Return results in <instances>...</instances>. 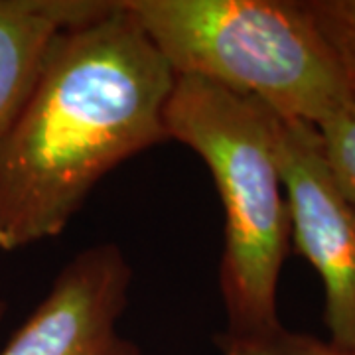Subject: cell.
Listing matches in <instances>:
<instances>
[{
    "label": "cell",
    "mask_w": 355,
    "mask_h": 355,
    "mask_svg": "<svg viewBox=\"0 0 355 355\" xmlns=\"http://www.w3.org/2000/svg\"><path fill=\"white\" fill-rule=\"evenodd\" d=\"M174 81L123 0L51 40L0 139V249L58 237L103 178L170 140Z\"/></svg>",
    "instance_id": "cell-1"
},
{
    "label": "cell",
    "mask_w": 355,
    "mask_h": 355,
    "mask_svg": "<svg viewBox=\"0 0 355 355\" xmlns=\"http://www.w3.org/2000/svg\"><path fill=\"white\" fill-rule=\"evenodd\" d=\"M130 282L132 268L119 245L81 251L0 355H142L119 334Z\"/></svg>",
    "instance_id": "cell-5"
},
{
    "label": "cell",
    "mask_w": 355,
    "mask_h": 355,
    "mask_svg": "<svg viewBox=\"0 0 355 355\" xmlns=\"http://www.w3.org/2000/svg\"><path fill=\"white\" fill-rule=\"evenodd\" d=\"M320 30L355 76V0H306Z\"/></svg>",
    "instance_id": "cell-9"
},
{
    "label": "cell",
    "mask_w": 355,
    "mask_h": 355,
    "mask_svg": "<svg viewBox=\"0 0 355 355\" xmlns=\"http://www.w3.org/2000/svg\"><path fill=\"white\" fill-rule=\"evenodd\" d=\"M216 342L221 355H355L314 336L286 330L282 324L254 334L223 331Z\"/></svg>",
    "instance_id": "cell-7"
},
{
    "label": "cell",
    "mask_w": 355,
    "mask_h": 355,
    "mask_svg": "<svg viewBox=\"0 0 355 355\" xmlns=\"http://www.w3.org/2000/svg\"><path fill=\"white\" fill-rule=\"evenodd\" d=\"M116 0H0V139L36 81L51 40L113 10Z\"/></svg>",
    "instance_id": "cell-6"
},
{
    "label": "cell",
    "mask_w": 355,
    "mask_h": 355,
    "mask_svg": "<svg viewBox=\"0 0 355 355\" xmlns=\"http://www.w3.org/2000/svg\"><path fill=\"white\" fill-rule=\"evenodd\" d=\"M291 241L324 284L330 343L355 354V205L331 178L316 127L275 114Z\"/></svg>",
    "instance_id": "cell-4"
},
{
    "label": "cell",
    "mask_w": 355,
    "mask_h": 355,
    "mask_svg": "<svg viewBox=\"0 0 355 355\" xmlns=\"http://www.w3.org/2000/svg\"><path fill=\"white\" fill-rule=\"evenodd\" d=\"M168 139L202 158L223 205L219 286L231 334L280 326L277 294L291 249V214L275 148V113L198 77H176Z\"/></svg>",
    "instance_id": "cell-3"
},
{
    "label": "cell",
    "mask_w": 355,
    "mask_h": 355,
    "mask_svg": "<svg viewBox=\"0 0 355 355\" xmlns=\"http://www.w3.org/2000/svg\"><path fill=\"white\" fill-rule=\"evenodd\" d=\"M4 314H6V302H4V300H0V320L4 318Z\"/></svg>",
    "instance_id": "cell-10"
},
{
    "label": "cell",
    "mask_w": 355,
    "mask_h": 355,
    "mask_svg": "<svg viewBox=\"0 0 355 355\" xmlns=\"http://www.w3.org/2000/svg\"><path fill=\"white\" fill-rule=\"evenodd\" d=\"M316 130L331 178L355 205V91Z\"/></svg>",
    "instance_id": "cell-8"
},
{
    "label": "cell",
    "mask_w": 355,
    "mask_h": 355,
    "mask_svg": "<svg viewBox=\"0 0 355 355\" xmlns=\"http://www.w3.org/2000/svg\"><path fill=\"white\" fill-rule=\"evenodd\" d=\"M176 77L320 127L355 91L306 0H123Z\"/></svg>",
    "instance_id": "cell-2"
}]
</instances>
